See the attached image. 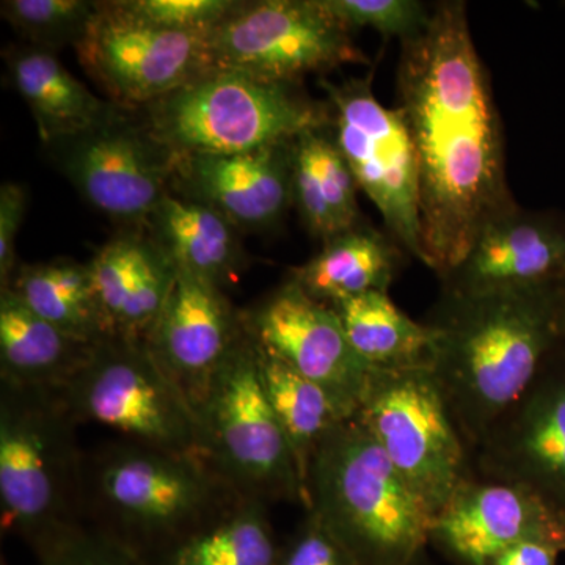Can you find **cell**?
Listing matches in <instances>:
<instances>
[{
	"mask_svg": "<svg viewBox=\"0 0 565 565\" xmlns=\"http://www.w3.org/2000/svg\"><path fill=\"white\" fill-rule=\"evenodd\" d=\"M76 424L61 393L0 386V526L33 555L79 525Z\"/></svg>",
	"mask_w": 565,
	"mask_h": 565,
	"instance_id": "5",
	"label": "cell"
},
{
	"mask_svg": "<svg viewBox=\"0 0 565 565\" xmlns=\"http://www.w3.org/2000/svg\"><path fill=\"white\" fill-rule=\"evenodd\" d=\"M278 565H356L351 553L338 541L313 511L281 545Z\"/></svg>",
	"mask_w": 565,
	"mask_h": 565,
	"instance_id": "34",
	"label": "cell"
},
{
	"mask_svg": "<svg viewBox=\"0 0 565 565\" xmlns=\"http://www.w3.org/2000/svg\"><path fill=\"white\" fill-rule=\"evenodd\" d=\"M262 500L241 501L228 514L162 553L156 565H278L281 545Z\"/></svg>",
	"mask_w": 565,
	"mask_h": 565,
	"instance_id": "29",
	"label": "cell"
},
{
	"mask_svg": "<svg viewBox=\"0 0 565 565\" xmlns=\"http://www.w3.org/2000/svg\"><path fill=\"white\" fill-rule=\"evenodd\" d=\"M348 31L373 29L385 39H414L429 24L433 9L416 0H321Z\"/></svg>",
	"mask_w": 565,
	"mask_h": 565,
	"instance_id": "31",
	"label": "cell"
},
{
	"mask_svg": "<svg viewBox=\"0 0 565 565\" xmlns=\"http://www.w3.org/2000/svg\"><path fill=\"white\" fill-rule=\"evenodd\" d=\"M564 550L546 541H523L498 553L487 565H557Z\"/></svg>",
	"mask_w": 565,
	"mask_h": 565,
	"instance_id": "36",
	"label": "cell"
},
{
	"mask_svg": "<svg viewBox=\"0 0 565 565\" xmlns=\"http://www.w3.org/2000/svg\"><path fill=\"white\" fill-rule=\"evenodd\" d=\"M211 32L156 28L99 2L77 44L81 65L117 106H148L214 70Z\"/></svg>",
	"mask_w": 565,
	"mask_h": 565,
	"instance_id": "12",
	"label": "cell"
},
{
	"mask_svg": "<svg viewBox=\"0 0 565 565\" xmlns=\"http://www.w3.org/2000/svg\"><path fill=\"white\" fill-rule=\"evenodd\" d=\"M523 541L552 542L565 552V520L525 487L476 473L430 525V546L456 565H487Z\"/></svg>",
	"mask_w": 565,
	"mask_h": 565,
	"instance_id": "17",
	"label": "cell"
},
{
	"mask_svg": "<svg viewBox=\"0 0 565 565\" xmlns=\"http://www.w3.org/2000/svg\"><path fill=\"white\" fill-rule=\"evenodd\" d=\"M88 264L111 337L145 341L177 275L170 256L158 243L122 236L104 245Z\"/></svg>",
	"mask_w": 565,
	"mask_h": 565,
	"instance_id": "20",
	"label": "cell"
},
{
	"mask_svg": "<svg viewBox=\"0 0 565 565\" xmlns=\"http://www.w3.org/2000/svg\"><path fill=\"white\" fill-rule=\"evenodd\" d=\"M243 322L253 343L321 386L345 419L355 416L374 370L349 343L332 307L289 278Z\"/></svg>",
	"mask_w": 565,
	"mask_h": 565,
	"instance_id": "14",
	"label": "cell"
},
{
	"mask_svg": "<svg viewBox=\"0 0 565 565\" xmlns=\"http://www.w3.org/2000/svg\"><path fill=\"white\" fill-rule=\"evenodd\" d=\"M563 282L441 294L429 321L430 370L471 452L565 341Z\"/></svg>",
	"mask_w": 565,
	"mask_h": 565,
	"instance_id": "2",
	"label": "cell"
},
{
	"mask_svg": "<svg viewBox=\"0 0 565 565\" xmlns=\"http://www.w3.org/2000/svg\"><path fill=\"white\" fill-rule=\"evenodd\" d=\"M174 266L222 288L243 266L237 228L206 204L166 195L151 221Z\"/></svg>",
	"mask_w": 565,
	"mask_h": 565,
	"instance_id": "25",
	"label": "cell"
},
{
	"mask_svg": "<svg viewBox=\"0 0 565 565\" xmlns=\"http://www.w3.org/2000/svg\"><path fill=\"white\" fill-rule=\"evenodd\" d=\"M214 68L296 84L307 74L370 63L321 0L237 2L211 32Z\"/></svg>",
	"mask_w": 565,
	"mask_h": 565,
	"instance_id": "10",
	"label": "cell"
},
{
	"mask_svg": "<svg viewBox=\"0 0 565 565\" xmlns=\"http://www.w3.org/2000/svg\"><path fill=\"white\" fill-rule=\"evenodd\" d=\"M243 500L200 457L126 440L84 460L82 503L102 520L98 527L147 556L162 555Z\"/></svg>",
	"mask_w": 565,
	"mask_h": 565,
	"instance_id": "4",
	"label": "cell"
},
{
	"mask_svg": "<svg viewBox=\"0 0 565 565\" xmlns=\"http://www.w3.org/2000/svg\"><path fill=\"white\" fill-rule=\"evenodd\" d=\"M61 394L76 423L99 424L134 444L207 460L199 415L145 341H99Z\"/></svg>",
	"mask_w": 565,
	"mask_h": 565,
	"instance_id": "8",
	"label": "cell"
},
{
	"mask_svg": "<svg viewBox=\"0 0 565 565\" xmlns=\"http://www.w3.org/2000/svg\"><path fill=\"white\" fill-rule=\"evenodd\" d=\"M243 333V315L233 310L222 288L177 267L172 289L145 343L199 415Z\"/></svg>",
	"mask_w": 565,
	"mask_h": 565,
	"instance_id": "16",
	"label": "cell"
},
{
	"mask_svg": "<svg viewBox=\"0 0 565 565\" xmlns=\"http://www.w3.org/2000/svg\"><path fill=\"white\" fill-rule=\"evenodd\" d=\"M9 70L14 88L35 118L43 143L87 131L114 109L96 98L54 52L44 47L14 51L9 57Z\"/></svg>",
	"mask_w": 565,
	"mask_h": 565,
	"instance_id": "22",
	"label": "cell"
},
{
	"mask_svg": "<svg viewBox=\"0 0 565 565\" xmlns=\"http://www.w3.org/2000/svg\"><path fill=\"white\" fill-rule=\"evenodd\" d=\"M93 348L41 318L11 289L0 292L2 384L61 393L87 363Z\"/></svg>",
	"mask_w": 565,
	"mask_h": 565,
	"instance_id": "21",
	"label": "cell"
},
{
	"mask_svg": "<svg viewBox=\"0 0 565 565\" xmlns=\"http://www.w3.org/2000/svg\"><path fill=\"white\" fill-rule=\"evenodd\" d=\"M349 343L373 370L430 367V332L390 299L373 291L332 305Z\"/></svg>",
	"mask_w": 565,
	"mask_h": 565,
	"instance_id": "27",
	"label": "cell"
},
{
	"mask_svg": "<svg viewBox=\"0 0 565 565\" xmlns=\"http://www.w3.org/2000/svg\"><path fill=\"white\" fill-rule=\"evenodd\" d=\"M28 195L21 185L3 182L0 189V282L10 286L17 273V237L24 218Z\"/></svg>",
	"mask_w": 565,
	"mask_h": 565,
	"instance_id": "35",
	"label": "cell"
},
{
	"mask_svg": "<svg viewBox=\"0 0 565 565\" xmlns=\"http://www.w3.org/2000/svg\"><path fill=\"white\" fill-rule=\"evenodd\" d=\"M35 565H156L102 527H71L35 555Z\"/></svg>",
	"mask_w": 565,
	"mask_h": 565,
	"instance_id": "32",
	"label": "cell"
},
{
	"mask_svg": "<svg viewBox=\"0 0 565 565\" xmlns=\"http://www.w3.org/2000/svg\"><path fill=\"white\" fill-rule=\"evenodd\" d=\"M58 170L96 211L111 221L150 222L169 195L173 156L143 125L111 109L98 125L51 143Z\"/></svg>",
	"mask_w": 565,
	"mask_h": 565,
	"instance_id": "13",
	"label": "cell"
},
{
	"mask_svg": "<svg viewBox=\"0 0 565 565\" xmlns=\"http://www.w3.org/2000/svg\"><path fill=\"white\" fill-rule=\"evenodd\" d=\"M118 7L156 28L210 32L236 7L232 0H125Z\"/></svg>",
	"mask_w": 565,
	"mask_h": 565,
	"instance_id": "33",
	"label": "cell"
},
{
	"mask_svg": "<svg viewBox=\"0 0 565 565\" xmlns=\"http://www.w3.org/2000/svg\"><path fill=\"white\" fill-rule=\"evenodd\" d=\"M99 2L85 0H7L2 14L11 28L36 47L52 51L62 44L77 46L98 13Z\"/></svg>",
	"mask_w": 565,
	"mask_h": 565,
	"instance_id": "30",
	"label": "cell"
},
{
	"mask_svg": "<svg viewBox=\"0 0 565 565\" xmlns=\"http://www.w3.org/2000/svg\"><path fill=\"white\" fill-rule=\"evenodd\" d=\"M199 418L207 462L241 497L307 508L296 460L264 393L255 343L245 327Z\"/></svg>",
	"mask_w": 565,
	"mask_h": 565,
	"instance_id": "7",
	"label": "cell"
},
{
	"mask_svg": "<svg viewBox=\"0 0 565 565\" xmlns=\"http://www.w3.org/2000/svg\"><path fill=\"white\" fill-rule=\"evenodd\" d=\"M292 141L236 154L173 158L188 199L225 215L237 230L274 228L294 203Z\"/></svg>",
	"mask_w": 565,
	"mask_h": 565,
	"instance_id": "19",
	"label": "cell"
},
{
	"mask_svg": "<svg viewBox=\"0 0 565 565\" xmlns=\"http://www.w3.org/2000/svg\"><path fill=\"white\" fill-rule=\"evenodd\" d=\"M475 473L533 492L565 520V341L476 448Z\"/></svg>",
	"mask_w": 565,
	"mask_h": 565,
	"instance_id": "15",
	"label": "cell"
},
{
	"mask_svg": "<svg viewBox=\"0 0 565 565\" xmlns=\"http://www.w3.org/2000/svg\"><path fill=\"white\" fill-rule=\"evenodd\" d=\"M307 493L356 565H426L434 516L359 419L323 438Z\"/></svg>",
	"mask_w": 565,
	"mask_h": 565,
	"instance_id": "3",
	"label": "cell"
},
{
	"mask_svg": "<svg viewBox=\"0 0 565 565\" xmlns=\"http://www.w3.org/2000/svg\"><path fill=\"white\" fill-rule=\"evenodd\" d=\"M565 281V217L516 210L479 233L463 262L445 277L446 294L544 288Z\"/></svg>",
	"mask_w": 565,
	"mask_h": 565,
	"instance_id": "18",
	"label": "cell"
},
{
	"mask_svg": "<svg viewBox=\"0 0 565 565\" xmlns=\"http://www.w3.org/2000/svg\"><path fill=\"white\" fill-rule=\"evenodd\" d=\"M401 44L396 109L418 162L419 262L444 280L490 222L516 210L503 131L463 2L437 3Z\"/></svg>",
	"mask_w": 565,
	"mask_h": 565,
	"instance_id": "1",
	"label": "cell"
},
{
	"mask_svg": "<svg viewBox=\"0 0 565 565\" xmlns=\"http://www.w3.org/2000/svg\"><path fill=\"white\" fill-rule=\"evenodd\" d=\"M143 122L173 158L236 154L286 143L329 128V106L311 102L296 84L214 68L145 106Z\"/></svg>",
	"mask_w": 565,
	"mask_h": 565,
	"instance_id": "6",
	"label": "cell"
},
{
	"mask_svg": "<svg viewBox=\"0 0 565 565\" xmlns=\"http://www.w3.org/2000/svg\"><path fill=\"white\" fill-rule=\"evenodd\" d=\"M330 136L359 189L381 212L394 239L422 259L419 173L403 115L375 98L370 79L323 82Z\"/></svg>",
	"mask_w": 565,
	"mask_h": 565,
	"instance_id": "11",
	"label": "cell"
},
{
	"mask_svg": "<svg viewBox=\"0 0 565 565\" xmlns=\"http://www.w3.org/2000/svg\"><path fill=\"white\" fill-rule=\"evenodd\" d=\"M7 289L76 340L96 344L111 337L88 263L55 258L25 264L18 267Z\"/></svg>",
	"mask_w": 565,
	"mask_h": 565,
	"instance_id": "26",
	"label": "cell"
},
{
	"mask_svg": "<svg viewBox=\"0 0 565 565\" xmlns=\"http://www.w3.org/2000/svg\"><path fill=\"white\" fill-rule=\"evenodd\" d=\"M397 270V250L381 233L356 225L323 243L291 280L319 302L334 303L373 291L388 292Z\"/></svg>",
	"mask_w": 565,
	"mask_h": 565,
	"instance_id": "24",
	"label": "cell"
},
{
	"mask_svg": "<svg viewBox=\"0 0 565 565\" xmlns=\"http://www.w3.org/2000/svg\"><path fill=\"white\" fill-rule=\"evenodd\" d=\"M255 348L264 393L291 448L308 508V473L316 449L345 418L321 386L297 374L258 345Z\"/></svg>",
	"mask_w": 565,
	"mask_h": 565,
	"instance_id": "28",
	"label": "cell"
},
{
	"mask_svg": "<svg viewBox=\"0 0 565 565\" xmlns=\"http://www.w3.org/2000/svg\"><path fill=\"white\" fill-rule=\"evenodd\" d=\"M561 291H563V315H564V327H565V281L563 282V289H561Z\"/></svg>",
	"mask_w": 565,
	"mask_h": 565,
	"instance_id": "37",
	"label": "cell"
},
{
	"mask_svg": "<svg viewBox=\"0 0 565 565\" xmlns=\"http://www.w3.org/2000/svg\"><path fill=\"white\" fill-rule=\"evenodd\" d=\"M294 203L323 243L359 225L356 185L329 128L303 132L292 147Z\"/></svg>",
	"mask_w": 565,
	"mask_h": 565,
	"instance_id": "23",
	"label": "cell"
},
{
	"mask_svg": "<svg viewBox=\"0 0 565 565\" xmlns=\"http://www.w3.org/2000/svg\"><path fill=\"white\" fill-rule=\"evenodd\" d=\"M353 418L433 516L475 475L473 452L429 366L374 370Z\"/></svg>",
	"mask_w": 565,
	"mask_h": 565,
	"instance_id": "9",
	"label": "cell"
},
{
	"mask_svg": "<svg viewBox=\"0 0 565 565\" xmlns=\"http://www.w3.org/2000/svg\"><path fill=\"white\" fill-rule=\"evenodd\" d=\"M0 565H10L9 559L2 555V559H0Z\"/></svg>",
	"mask_w": 565,
	"mask_h": 565,
	"instance_id": "38",
	"label": "cell"
}]
</instances>
